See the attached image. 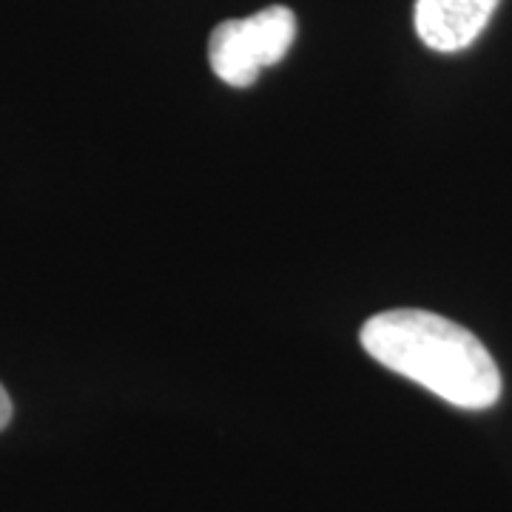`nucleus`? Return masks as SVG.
Returning a JSON list of instances; mask_svg holds the SVG:
<instances>
[{"label":"nucleus","mask_w":512,"mask_h":512,"mask_svg":"<svg viewBox=\"0 0 512 512\" xmlns=\"http://www.w3.org/2000/svg\"><path fill=\"white\" fill-rule=\"evenodd\" d=\"M501 0H416V35L433 52L473 46Z\"/></svg>","instance_id":"obj_3"},{"label":"nucleus","mask_w":512,"mask_h":512,"mask_svg":"<svg viewBox=\"0 0 512 512\" xmlns=\"http://www.w3.org/2000/svg\"><path fill=\"white\" fill-rule=\"evenodd\" d=\"M370 359L461 410H487L501 399V370L476 333L447 316L399 308L370 316L362 328Z\"/></svg>","instance_id":"obj_1"},{"label":"nucleus","mask_w":512,"mask_h":512,"mask_svg":"<svg viewBox=\"0 0 512 512\" xmlns=\"http://www.w3.org/2000/svg\"><path fill=\"white\" fill-rule=\"evenodd\" d=\"M296 37V15L288 6H268L248 18L220 23L211 32L208 60L222 83L245 89L262 69L276 66L291 52Z\"/></svg>","instance_id":"obj_2"},{"label":"nucleus","mask_w":512,"mask_h":512,"mask_svg":"<svg viewBox=\"0 0 512 512\" xmlns=\"http://www.w3.org/2000/svg\"><path fill=\"white\" fill-rule=\"evenodd\" d=\"M12 416H15V407H12V399H9L6 387L0 384V430H6V424L12 421Z\"/></svg>","instance_id":"obj_4"}]
</instances>
